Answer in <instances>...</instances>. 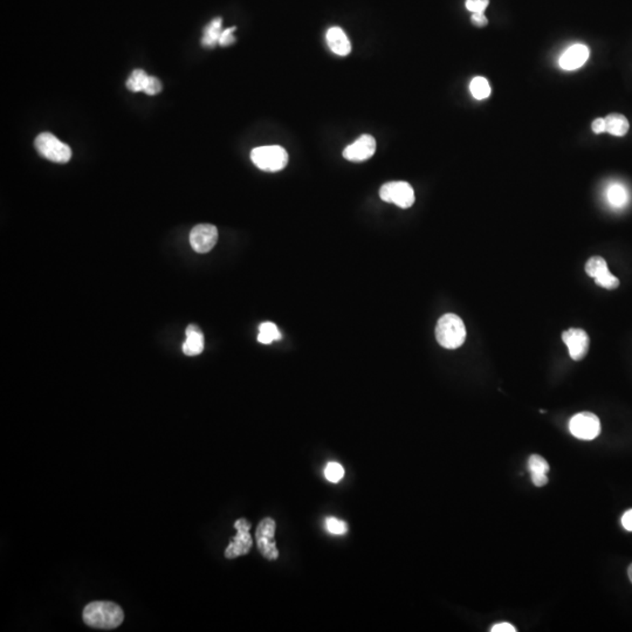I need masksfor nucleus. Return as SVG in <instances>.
Instances as JSON below:
<instances>
[{
  "label": "nucleus",
  "instance_id": "f257e3e1",
  "mask_svg": "<svg viewBox=\"0 0 632 632\" xmlns=\"http://www.w3.org/2000/svg\"><path fill=\"white\" fill-rule=\"evenodd\" d=\"M82 617L83 622L91 628L112 630L122 624L125 613L116 603L95 601L86 606Z\"/></svg>",
  "mask_w": 632,
  "mask_h": 632
},
{
  "label": "nucleus",
  "instance_id": "f03ea898",
  "mask_svg": "<svg viewBox=\"0 0 632 632\" xmlns=\"http://www.w3.org/2000/svg\"><path fill=\"white\" fill-rule=\"evenodd\" d=\"M436 339L446 349H457L466 340V328L463 320L455 314H445L436 326Z\"/></svg>",
  "mask_w": 632,
  "mask_h": 632
},
{
  "label": "nucleus",
  "instance_id": "7ed1b4c3",
  "mask_svg": "<svg viewBox=\"0 0 632 632\" xmlns=\"http://www.w3.org/2000/svg\"><path fill=\"white\" fill-rule=\"evenodd\" d=\"M251 159L256 168L266 173H278L288 164V154L280 146H263L251 152Z\"/></svg>",
  "mask_w": 632,
  "mask_h": 632
},
{
  "label": "nucleus",
  "instance_id": "20e7f679",
  "mask_svg": "<svg viewBox=\"0 0 632 632\" xmlns=\"http://www.w3.org/2000/svg\"><path fill=\"white\" fill-rule=\"evenodd\" d=\"M34 147L40 156L47 158L51 162L64 164L72 158V149L67 144L62 143L51 132H42L37 136Z\"/></svg>",
  "mask_w": 632,
  "mask_h": 632
},
{
  "label": "nucleus",
  "instance_id": "39448f33",
  "mask_svg": "<svg viewBox=\"0 0 632 632\" xmlns=\"http://www.w3.org/2000/svg\"><path fill=\"white\" fill-rule=\"evenodd\" d=\"M380 197L385 203H392L401 209H409L414 203V191L407 182H390L380 188Z\"/></svg>",
  "mask_w": 632,
  "mask_h": 632
},
{
  "label": "nucleus",
  "instance_id": "423d86ee",
  "mask_svg": "<svg viewBox=\"0 0 632 632\" xmlns=\"http://www.w3.org/2000/svg\"><path fill=\"white\" fill-rule=\"evenodd\" d=\"M569 430L577 439L592 441L601 433V421L591 412H579L569 421Z\"/></svg>",
  "mask_w": 632,
  "mask_h": 632
},
{
  "label": "nucleus",
  "instance_id": "0eeeda50",
  "mask_svg": "<svg viewBox=\"0 0 632 632\" xmlns=\"http://www.w3.org/2000/svg\"><path fill=\"white\" fill-rule=\"evenodd\" d=\"M276 529L275 521L271 518H265L256 527V538L258 550L266 560L275 561L279 559V550L275 545L274 534Z\"/></svg>",
  "mask_w": 632,
  "mask_h": 632
},
{
  "label": "nucleus",
  "instance_id": "6e6552de",
  "mask_svg": "<svg viewBox=\"0 0 632 632\" xmlns=\"http://www.w3.org/2000/svg\"><path fill=\"white\" fill-rule=\"evenodd\" d=\"M234 528L237 529V535L230 542V545L225 550L226 559H237L249 554L253 546V540L249 534L251 523L246 519H239L234 523Z\"/></svg>",
  "mask_w": 632,
  "mask_h": 632
},
{
  "label": "nucleus",
  "instance_id": "1a4fd4ad",
  "mask_svg": "<svg viewBox=\"0 0 632 632\" xmlns=\"http://www.w3.org/2000/svg\"><path fill=\"white\" fill-rule=\"evenodd\" d=\"M218 241V230L211 224H200L190 232V245L197 253L210 252Z\"/></svg>",
  "mask_w": 632,
  "mask_h": 632
},
{
  "label": "nucleus",
  "instance_id": "9d476101",
  "mask_svg": "<svg viewBox=\"0 0 632 632\" xmlns=\"http://www.w3.org/2000/svg\"><path fill=\"white\" fill-rule=\"evenodd\" d=\"M586 272L595 283L606 290H615L620 286V280L611 274L606 265V260L601 256H592L586 263Z\"/></svg>",
  "mask_w": 632,
  "mask_h": 632
},
{
  "label": "nucleus",
  "instance_id": "9b49d317",
  "mask_svg": "<svg viewBox=\"0 0 632 632\" xmlns=\"http://www.w3.org/2000/svg\"><path fill=\"white\" fill-rule=\"evenodd\" d=\"M562 340L568 346L569 355L574 361H581L586 358L589 350V336L583 329L570 328L568 331H563Z\"/></svg>",
  "mask_w": 632,
  "mask_h": 632
},
{
  "label": "nucleus",
  "instance_id": "f8f14e48",
  "mask_svg": "<svg viewBox=\"0 0 632 632\" xmlns=\"http://www.w3.org/2000/svg\"><path fill=\"white\" fill-rule=\"evenodd\" d=\"M376 151V139L371 135H362L354 143L343 150V157L350 162H365L371 158Z\"/></svg>",
  "mask_w": 632,
  "mask_h": 632
},
{
  "label": "nucleus",
  "instance_id": "ddd939ff",
  "mask_svg": "<svg viewBox=\"0 0 632 632\" xmlns=\"http://www.w3.org/2000/svg\"><path fill=\"white\" fill-rule=\"evenodd\" d=\"M590 57V51L586 45H572L560 58V66L565 71H575L582 67Z\"/></svg>",
  "mask_w": 632,
  "mask_h": 632
},
{
  "label": "nucleus",
  "instance_id": "4468645a",
  "mask_svg": "<svg viewBox=\"0 0 632 632\" xmlns=\"http://www.w3.org/2000/svg\"><path fill=\"white\" fill-rule=\"evenodd\" d=\"M327 44L331 49V52L340 55V57H346L351 52V44L346 32L340 28V27H331L327 30L326 34Z\"/></svg>",
  "mask_w": 632,
  "mask_h": 632
},
{
  "label": "nucleus",
  "instance_id": "2eb2a0df",
  "mask_svg": "<svg viewBox=\"0 0 632 632\" xmlns=\"http://www.w3.org/2000/svg\"><path fill=\"white\" fill-rule=\"evenodd\" d=\"M186 340L183 344V351L186 356H197L202 354L204 350L203 331L196 324H190L186 328Z\"/></svg>",
  "mask_w": 632,
  "mask_h": 632
},
{
  "label": "nucleus",
  "instance_id": "dca6fc26",
  "mask_svg": "<svg viewBox=\"0 0 632 632\" xmlns=\"http://www.w3.org/2000/svg\"><path fill=\"white\" fill-rule=\"evenodd\" d=\"M604 120H606V132H609L613 136H618V137L628 134L630 125H629L628 119L624 115L617 113L610 114Z\"/></svg>",
  "mask_w": 632,
  "mask_h": 632
},
{
  "label": "nucleus",
  "instance_id": "f3484780",
  "mask_svg": "<svg viewBox=\"0 0 632 632\" xmlns=\"http://www.w3.org/2000/svg\"><path fill=\"white\" fill-rule=\"evenodd\" d=\"M222 18H215L204 28V35L202 39V45L204 47L213 49L217 44H219V39H220L222 32Z\"/></svg>",
  "mask_w": 632,
  "mask_h": 632
},
{
  "label": "nucleus",
  "instance_id": "a211bd4d",
  "mask_svg": "<svg viewBox=\"0 0 632 632\" xmlns=\"http://www.w3.org/2000/svg\"><path fill=\"white\" fill-rule=\"evenodd\" d=\"M606 200L611 207L615 209H621L628 203V190L621 184L610 185L606 190Z\"/></svg>",
  "mask_w": 632,
  "mask_h": 632
},
{
  "label": "nucleus",
  "instance_id": "6ab92c4d",
  "mask_svg": "<svg viewBox=\"0 0 632 632\" xmlns=\"http://www.w3.org/2000/svg\"><path fill=\"white\" fill-rule=\"evenodd\" d=\"M150 81V76H148L143 69H135L127 80V87L129 91H146L148 85Z\"/></svg>",
  "mask_w": 632,
  "mask_h": 632
},
{
  "label": "nucleus",
  "instance_id": "aec40b11",
  "mask_svg": "<svg viewBox=\"0 0 632 632\" xmlns=\"http://www.w3.org/2000/svg\"><path fill=\"white\" fill-rule=\"evenodd\" d=\"M281 339L278 327L273 322H263L260 324L258 341L263 344H271L273 341Z\"/></svg>",
  "mask_w": 632,
  "mask_h": 632
},
{
  "label": "nucleus",
  "instance_id": "412c9836",
  "mask_svg": "<svg viewBox=\"0 0 632 632\" xmlns=\"http://www.w3.org/2000/svg\"><path fill=\"white\" fill-rule=\"evenodd\" d=\"M470 91L474 98L484 100V98H487L491 95V86H489V81L485 78L477 76V78H474L471 81Z\"/></svg>",
  "mask_w": 632,
  "mask_h": 632
},
{
  "label": "nucleus",
  "instance_id": "4be33fe9",
  "mask_svg": "<svg viewBox=\"0 0 632 632\" xmlns=\"http://www.w3.org/2000/svg\"><path fill=\"white\" fill-rule=\"evenodd\" d=\"M344 468H343L342 465L339 463H335V462H331L326 465V468H324V477L327 479L328 482H333V484H337V482L342 480L343 477H344Z\"/></svg>",
  "mask_w": 632,
  "mask_h": 632
},
{
  "label": "nucleus",
  "instance_id": "5701e85b",
  "mask_svg": "<svg viewBox=\"0 0 632 632\" xmlns=\"http://www.w3.org/2000/svg\"><path fill=\"white\" fill-rule=\"evenodd\" d=\"M528 468L531 474H547L550 472V465L541 455H533L528 460Z\"/></svg>",
  "mask_w": 632,
  "mask_h": 632
},
{
  "label": "nucleus",
  "instance_id": "b1692460",
  "mask_svg": "<svg viewBox=\"0 0 632 632\" xmlns=\"http://www.w3.org/2000/svg\"><path fill=\"white\" fill-rule=\"evenodd\" d=\"M326 528L333 535H344L348 532V525L346 521L336 519L334 516H328L326 519Z\"/></svg>",
  "mask_w": 632,
  "mask_h": 632
},
{
  "label": "nucleus",
  "instance_id": "393cba45",
  "mask_svg": "<svg viewBox=\"0 0 632 632\" xmlns=\"http://www.w3.org/2000/svg\"><path fill=\"white\" fill-rule=\"evenodd\" d=\"M489 0H466V8L472 13H484L487 6H489Z\"/></svg>",
  "mask_w": 632,
  "mask_h": 632
},
{
  "label": "nucleus",
  "instance_id": "a878e982",
  "mask_svg": "<svg viewBox=\"0 0 632 632\" xmlns=\"http://www.w3.org/2000/svg\"><path fill=\"white\" fill-rule=\"evenodd\" d=\"M236 27H231V28H226V30H222V35H220V39H219L218 45L222 46V47H227V46L232 45L236 42V38H234V32H236Z\"/></svg>",
  "mask_w": 632,
  "mask_h": 632
},
{
  "label": "nucleus",
  "instance_id": "bb28decb",
  "mask_svg": "<svg viewBox=\"0 0 632 632\" xmlns=\"http://www.w3.org/2000/svg\"><path fill=\"white\" fill-rule=\"evenodd\" d=\"M162 91V83L159 82V80L157 78H154V76H150V81H149V85H148L147 89H146V94L148 95H156Z\"/></svg>",
  "mask_w": 632,
  "mask_h": 632
},
{
  "label": "nucleus",
  "instance_id": "cd10ccee",
  "mask_svg": "<svg viewBox=\"0 0 632 632\" xmlns=\"http://www.w3.org/2000/svg\"><path fill=\"white\" fill-rule=\"evenodd\" d=\"M471 20H472V24H473L474 26L477 27H485L489 24V20H487L484 13H473Z\"/></svg>",
  "mask_w": 632,
  "mask_h": 632
},
{
  "label": "nucleus",
  "instance_id": "c85d7f7f",
  "mask_svg": "<svg viewBox=\"0 0 632 632\" xmlns=\"http://www.w3.org/2000/svg\"><path fill=\"white\" fill-rule=\"evenodd\" d=\"M591 129H592V132H594L595 134H602V132H606V120H604V119H601V117L596 119V120L592 122V125H591Z\"/></svg>",
  "mask_w": 632,
  "mask_h": 632
},
{
  "label": "nucleus",
  "instance_id": "c756f323",
  "mask_svg": "<svg viewBox=\"0 0 632 632\" xmlns=\"http://www.w3.org/2000/svg\"><path fill=\"white\" fill-rule=\"evenodd\" d=\"M492 632H516V626H513L512 624L509 623H499V624L494 625L493 628L491 629Z\"/></svg>",
  "mask_w": 632,
  "mask_h": 632
},
{
  "label": "nucleus",
  "instance_id": "7c9ffc66",
  "mask_svg": "<svg viewBox=\"0 0 632 632\" xmlns=\"http://www.w3.org/2000/svg\"><path fill=\"white\" fill-rule=\"evenodd\" d=\"M531 475L532 482L536 487H542V486L547 485V482H548L547 474H531Z\"/></svg>",
  "mask_w": 632,
  "mask_h": 632
},
{
  "label": "nucleus",
  "instance_id": "2f4dec72",
  "mask_svg": "<svg viewBox=\"0 0 632 632\" xmlns=\"http://www.w3.org/2000/svg\"><path fill=\"white\" fill-rule=\"evenodd\" d=\"M622 525L626 531L632 532V509H629L628 512H625L624 516H622Z\"/></svg>",
  "mask_w": 632,
  "mask_h": 632
},
{
  "label": "nucleus",
  "instance_id": "473e14b6",
  "mask_svg": "<svg viewBox=\"0 0 632 632\" xmlns=\"http://www.w3.org/2000/svg\"><path fill=\"white\" fill-rule=\"evenodd\" d=\"M628 575H629V579H630V581H631V583H632V563H631V565H630V567H629Z\"/></svg>",
  "mask_w": 632,
  "mask_h": 632
}]
</instances>
